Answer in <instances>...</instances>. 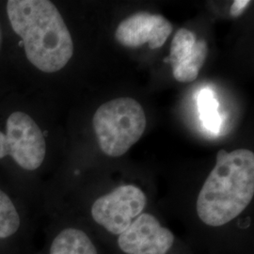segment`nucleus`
I'll return each mask as SVG.
<instances>
[{"mask_svg":"<svg viewBox=\"0 0 254 254\" xmlns=\"http://www.w3.org/2000/svg\"><path fill=\"white\" fill-rule=\"evenodd\" d=\"M7 13L30 64L43 72L55 73L69 63L73 54V40L51 1L9 0Z\"/></svg>","mask_w":254,"mask_h":254,"instance_id":"nucleus-3","label":"nucleus"},{"mask_svg":"<svg viewBox=\"0 0 254 254\" xmlns=\"http://www.w3.org/2000/svg\"><path fill=\"white\" fill-rule=\"evenodd\" d=\"M197 105L204 127L212 133H218L222 125V119L218 112L219 105L215 93L210 89H202L198 94Z\"/></svg>","mask_w":254,"mask_h":254,"instance_id":"nucleus-9","label":"nucleus"},{"mask_svg":"<svg viewBox=\"0 0 254 254\" xmlns=\"http://www.w3.org/2000/svg\"><path fill=\"white\" fill-rule=\"evenodd\" d=\"M207 52L204 40H197L195 34L187 28L178 29L173 37L169 57L175 80L194 81L206 60Z\"/></svg>","mask_w":254,"mask_h":254,"instance_id":"nucleus-7","label":"nucleus"},{"mask_svg":"<svg viewBox=\"0 0 254 254\" xmlns=\"http://www.w3.org/2000/svg\"><path fill=\"white\" fill-rule=\"evenodd\" d=\"M92 125L101 151L110 157H120L143 135L145 112L133 98H117L98 108Z\"/></svg>","mask_w":254,"mask_h":254,"instance_id":"nucleus-4","label":"nucleus"},{"mask_svg":"<svg viewBox=\"0 0 254 254\" xmlns=\"http://www.w3.org/2000/svg\"><path fill=\"white\" fill-rule=\"evenodd\" d=\"M251 3H252V1H250V0H236V1L233 3V5H232V7H231V9H230L231 15L234 16V17L240 16V15L243 13L244 9H245Z\"/></svg>","mask_w":254,"mask_h":254,"instance_id":"nucleus-11","label":"nucleus"},{"mask_svg":"<svg viewBox=\"0 0 254 254\" xmlns=\"http://www.w3.org/2000/svg\"><path fill=\"white\" fill-rule=\"evenodd\" d=\"M4 155H10L27 171H35L44 162L46 144L45 136L34 120L15 111L9 115L6 134L2 133Z\"/></svg>","mask_w":254,"mask_h":254,"instance_id":"nucleus-5","label":"nucleus"},{"mask_svg":"<svg viewBox=\"0 0 254 254\" xmlns=\"http://www.w3.org/2000/svg\"><path fill=\"white\" fill-rule=\"evenodd\" d=\"M20 227V217L8 195L0 190V238L14 235Z\"/></svg>","mask_w":254,"mask_h":254,"instance_id":"nucleus-10","label":"nucleus"},{"mask_svg":"<svg viewBox=\"0 0 254 254\" xmlns=\"http://www.w3.org/2000/svg\"><path fill=\"white\" fill-rule=\"evenodd\" d=\"M0 46H1V29H0Z\"/></svg>","mask_w":254,"mask_h":254,"instance_id":"nucleus-12","label":"nucleus"},{"mask_svg":"<svg viewBox=\"0 0 254 254\" xmlns=\"http://www.w3.org/2000/svg\"><path fill=\"white\" fill-rule=\"evenodd\" d=\"M145 191L123 184L91 206L96 237L106 254H194L155 213L148 211Z\"/></svg>","mask_w":254,"mask_h":254,"instance_id":"nucleus-2","label":"nucleus"},{"mask_svg":"<svg viewBox=\"0 0 254 254\" xmlns=\"http://www.w3.org/2000/svg\"><path fill=\"white\" fill-rule=\"evenodd\" d=\"M173 30L172 23L162 15L140 11L120 23L115 38L126 47L148 44L151 49H157L165 45Z\"/></svg>","mask_w":254,"mask_h":254,"instance_id":"nucleus-6","label":"nucleus"},{"mask_svg":"<svg viewBox=\"0 0 254 254\" xmlns=\"http://www.w3.org/2000/svg\"><path fill=\"white\" fill-rule=\"evenodd\" d=\"M254 197V152L218 151L196 198V226L185 239L194 254H254V230L243 218Z\"/></svg>","mask_w":254,"mask_h":254,"instance_id":"nucleus-1","label":"nucleus"},{"mask_svg":"<svg viewBox=\"0 0 254 254\" xmlns=\"http://www.w3.org/2000/svg\"><path fill=\"white\" fill-rule=\"evenodd\" d=\"M48 254H106L95 237L86 230L68 227L55 236Z\"/></svg>","mask_w":254,"mask_h":254,"instance_id":"nucleus-8","label":"nucleus"}]
</instances>
